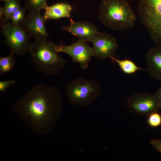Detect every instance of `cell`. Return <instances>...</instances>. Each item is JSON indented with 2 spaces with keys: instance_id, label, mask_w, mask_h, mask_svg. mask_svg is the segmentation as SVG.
<instances>
[{
  "instance_id": "cell-16",
  "label": "cell",
  "mask_w": 161,
  "mask_h": 161,
  "mask_svg": "<svg viewBox=\"0 0 161 161\" xmlns=\"http://www.w3.org/2000/svg\"><path fill=\"white\" fill-rule=\"evenodd\" d=\"M14 54L10 52L9 55L6 56L0 57V73L3 75L10 72L14 68L16 59Z\"/></svg>"
},
{
  "instance_id": "cell-10",
  "label": "cell",
  "mask_w": 161,
  "mask_h": 161,
  "mask_svg": "<svg viewBox=\"0 0 161 161\" xmlns=\"http://www.w3.org/2000/svg\"><path fill=\"white\" fill-rule=\"evenodd\" d=\"M41 12H29L20 24L23 30L35 39L47 38L49 36Z\"/></svg>"
},
{
  "instance_id": "cell-23",
  "label": "cell",
  "mask_w": 161,
  "mask_h": 161,
  "mask_svg": "<svg viewBox=\"0 0 161 161\" xmlns=\"http://www.w3.org/2000/svg\"><path fill=\"white\" fill-rule=\"evenodd\" d=\"M4 13L3 7L0 6V25L2 28L3 25L4 19Z\"/></svg>"
},
{
  "instance_id": "cell-24",
  "label": "cell",
  "mask_w": 161,
  "mask_h": 161,
  "mask_svg": "<svg viewBox=\"0 0 161 161\" xmlns=\"http://www.w3.org/2000/svg\"><path fill=\"white\" fill-rule=\"evenodd\" d=\"M9 0H0V1H4V2H7Z\"/></svg>"
},
{
  "instance_id": "cell-6",
  "label": "cell",
  "mask_w": 161,
  "mask_h": 161,
  "mask_svg": "<svg viewBox=\"0 0 161 161\" xmlns=\"http://www.w3.org/2000/svg\"><path fill=\"white\" fill-rule=\"evenodd\" d=\"M1 28V32L4 37V42L10 52L20 56L29 52L32 44L31 37L20 26H14L9 22Z\"/></svg>"
},
{
  "instance_id": "cell-3",
  "label": "cell",
  "mask_w": 161,
  "mask_h": 161,
  "mask_svg": "<svg viewBox=\"0 0 161 161\" xmlns=\"http://www.w3.org/2000/svg\"><path fill=\"white\" fill-rule=\"evenodd\" d=\"M56 44L47 38L35 39L29 51L35 69L48 75H56L69 61L61 57L55 50Z\"/></svg>"
},
{
  "instance_id": "cell-7",
  "label": "cell",
  "mask_w": 161,
  "mask_h": 161,
  "mask_svg": "<svg viewBox=\"0 0 161 161\" xmlns=\"http://www.w3.org/2000/svg\"><path fill=\"white\" fill-rule=\"evenodd\" d=\"M55 48L58 52H63L69 55L72 62L78 63L83 69L88 67L89 62L92 58L94 56L93 47L82 40L78 39L69 46L56 45Z\"/></svg>"
},
{
  "instance_id": "cell-19",
  "label": "cell",
  "mask_w": 161,
  "mask_h": 161,
  "mask_svg": "<svg viewBox=\"0 0 161 161\" xmlns=\"http://www.w3.org/2000/svg\"><path fill=\"white\" fill-rule=\"evenodd\" d=\"M147 122L151 127L156 128L161 125V115L158 112L152 113L148 115Z\"/></svg>"
},
{
  "instance_id": "cell-9",
  "label": "cell",
  "mask_w": 161,
  "mask_h": 161,
  "mask_svg": "<svg viewBox=\"0 0 161 161\" xmlns=\"http://www.w3.org/2000/svg\"><path fill=\"white\" fill-rule=\"evenodd\" d=\"M93 44L94 56L96 58L104 61L115 57L118 47L116 38L104 32H98L90 40Z\"/></svg>"
},
{
  "instance_id": "cell-8",
  "label": "cell",
  "mask_w": 161,
  "mask_h": 161,
  "mask_svg": "<svg viewBox=\"0 0 161 161\" xmlns=\"http://www.w3.org/2000/svg\"><path fill=\"white\" fill-rule=\"evenodd\" d=\"M127 103L131 112L142 116H148L161 109V104L154 95L145 92L133 94L128 99Z\"/></svg>"
},
{
  "instance_id": "cell-5",
  "label": "cell",
  "mask_w": 161,
  "mask_h": 161,
  "mask_svg": "<svg viewBox=\"0 0 161 161\" xmlns=\"http://www.w3.org/2000/svg\"><path fill=\"white\" fill-rule=\"evenodd\" d=\"M65 91L71 103L86 105L95 100L100 94L102 89L100 84L95 80L80 77L67 84Z\"/></svg>"
},
{
  "instance_id": "cell-11",
  "label": "cell",
  "mask_w": 161,
  "mask_h": 161,
  "mask_svg": "<svg viewBox=\"0 0 161 161\" xmlns=\"http://www.w3.org/2000/svg\"><path fill=\"white\" fill-rule=\"evenodd\" d=\"M70 24L64 26L63 30L78 37V39L89 42L91 39L99 32L97 27L93 23L85 21H70Z\"/></svg>"
},
{
  "instance_id": "cell-14",
  "label": "cell",
  "mask_w": 161,
  "mask_h": 161,
  "mask_svg": "<svg viewBox=\"0 0 161 161\" xmlns=\"http://www.w3.org/2000/svg\"><path fill=\"white\" fill-rule=\"evenodd\" d=\"M110 58L117 64L122 71L125 74H131L138 70H145L138 66L133 61L129 59L120 60L114 57Z\"/></svg>"
},
{
  "instance_id": "cell-13",
  "label": "cell",
  "mask_w": 161,
  "mask_h": 161,
  "mask_svg": "<svg viewBox=\"0 0 161 161\" xmlns=\"http://www.w3.org/2000/svg\"><path fill=\"white\" fill-rule=\"evenodd\" d=\"M44 9L45 11L43 17L45 22L50 19H55L64 17L69 18L70 21L72 20L70 17L72 8L69 4L58 3L50 6L47 4Z\"/></svg>"
},
{
  "instance_id": "cell-22",
  "label": "cell",
  "mask_w": 161,
  "mask_h": 161,
  "mask_svg": "<svg viewBox=\"0 0 161 161\" xmlns=\"http://www.w3.org/2000/svg\"><path fill=\"white\" fill-rule=\"evenodd\" d=\"M154 95L158 101L161 104V86Z\"/></svg>"
},
{
  "instance_id": "cell-12",
  "label": "cell",
  "mask_w": 161,
  "mask_h": 161,
  "mask_svg": "<svg viewBox=\"0 0 161 161\" xmlns=\"http://www.w3.org/2000/svg\"><path fill=\"white\" fill-rule=\"evenodd\" d=\"M146 71L153 78L161 82V45L149 48L145 54Z\"/></svg>"
},
{
  "instance_id": "cell-1",
  "label": "cell",
  "mask_w": 161,
  "mask_h": 161,
  "mask_svg": "<svg viewBox=\"0 0 161 161\" xmlns=\"http://www.w3.org/2000/svg\"><path fill=\"white\" fill-rule=\"evenodd\" d=\"M62 102V95L58 88L38 84L16 100L12 110L28 129L38 134L46 135L53 128Z\"/></svg>"
},
{
  "instance_id": "cell-4",
  "label": "cell",
  "mask_w": 161,
  "mask_h": 161,
  "mask_svg": "<svg viewBox=\"0 0 161 161\" xmlns=\"http://www.w3.org/2000/svg\"><path fill=\"white\" fill-rule=\"evenodd\" d=\"M138 12L152 40L161 44V0H139Z\"/></svg>"
},
{
  "instance_id": "cell-21",
  "label": "cell",
  "mask_w": 161,
  "mask_h": 161,
  "mask_svg": "<svg viewBox=\"0 0 161 161\" xmlns=\"http://www.w3.org/2000/svg\"><path fill=\"white\" fill-rule=\"evenodd\" d=\"M150 143L161 154V139H153L150 141Z\"/></svg>"
},
{
  "instance_id": "cell-20",
  "label": "cell",
  "mask_w": 161,
  "mask_h": 161,
  "mask_svg": "<svg viewBox=\"0 0 161 161\" xmlns=\"http://www.w3.org/2000/svg\"><path fill=\"white\" fill-rule=\"evenodd\" d=\"M14 80H7L0 81V92H5L11 85L15 84Z\"/></svg>"
},
{
  "instance_id": "cell-17",
  "label": "cell",
  "mask_w": 161,
  "mask_h": 161,
  "mask_svg": "<svg viewBox=\"0 0 161 161\" xmlns=\"http://www.w3.org/2000/svg\"><path fill=\"white\" fill-rule=\"evenodd\" d=\"M47 0H25L24 7L29 12H41L47 4Z\"/></svg>"
},
{
  "instance_id": "cell-2",
  "label": "cell",
  "mask_w": 161,
  "mask_h": 161,
  "mask_svg": "<svg viewBox=\"0 0 161 161\" xmlns=\"http://www.w3.org/2000/svg\"><path fill=\"white\" fill-rule=\"evenodd\" d=\"M98 18L107 28L120 31L133 27L137 20L136 15L126 0H102Z\"/></svg>"
},
{
  "instance_id": "cell-15",
  "label": "cell",
  "mask_w": 161,
  "mask_h": 161,
  "mask_svg": "<svg viewBox=\"0 0 161 161\" xmlns=\"http://www.w3.org/2000/svg\"><path fill=\"white\" fill-rule=\"evenodd\" d=\"M20 0H10L5 2L3 9L4 13L3 27L10 22L12 15L21 7Z\"/></svg>"
},
{
  "instance_id": "cell-18",
  "label": "cell",
  "mask_w": 161,
  "mask_h": 161,
  "mask_svg": "<svg viewBox=\"0 0 161 161\" xmlns=\"http://www.w3.org/2000/svg\"><path fill=\"white\" fill-rule=\"evenodd\" d=\"M26 10L24 7H21L14 13L10 19L11 24L15 26H19L20 23L25 16Z\"/></svg>"
}]
</instances>
